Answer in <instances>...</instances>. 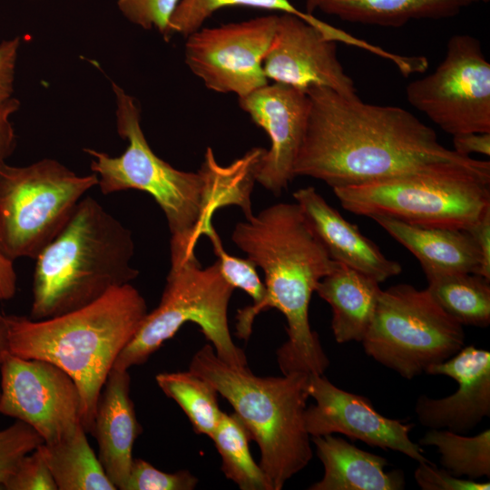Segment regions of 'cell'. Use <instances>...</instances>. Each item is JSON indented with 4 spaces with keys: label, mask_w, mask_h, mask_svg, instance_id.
Wrapping results in <instances>:
<instances>
[{
    "label": "cell",
    "mask_w": 490,
    "mask_h": 490,
    "mask_svg": "<svg viewBox=\"0 0 490 490\" xmlns=\"http://www.w3.org/2000/svg\"><path fill=\"white\" fill-rule=\"evenodd\" d=\"M304 138L294 176L320 180L332 189L385 179L436 163L490 168V162L442 145L436 132L410 112L312 87Z\"/></svg>",
    "instance_id": "1"
},
{
    "label": "cell",
    "mask_w": 490,
    "mask_h": 490,
    "mask_svg": "<svg viewBox=\"0 0 490 490\" xmlns=\"http://www.w3.org/2000/svg\"><path fill=\"white\" fill-rule=\"evenodd\" d=\"M231 240L264 272L265 295L238 309L236 335L247 341L255 318L270 309L287 321L288 340L278 349L282 374H323L329 360L309 321V306L318 282L329 273L333 260L295 203L271 205L238 222Z\"/></svg>",
    "instance_id": "2"
},
{
    "label": "cell",
    "mask_w": 490,
    "mask_h": 490,
    "mask_svg": "<svg viewBox=\"0 0 490 490\" xmlns=\"http://www.w3.org/2000/svg\"><path fill=\"white\" fill-rule=\"evenodd\" d=\"M145 299L132 285L113 289L93 303L44 319L6 316L8 351L49 361L75 382L81 422L93 432L97 403L109 373L147 314Z\"/></svg>",
    "instance_id": "3"
},
{
    "label": "cell",
    "mask_w": 490,
    "mask_h": 490,
    "mask_svg": "<svg viewBox=\"0 0 490 490\" xmlns=\"http://www.w3.org/2000/svg\"><path fill=\"white\" fill-rule=\"evenodd\" d=\"M132 232L95 199L83 197L60 233L37 255L30 318L65 314L137 278Z\"/></svg>",
    "instance_id": "4"
},
{
    "label": "cell",
    "mask_w": 490,
    "mask_h": 490,
    "mask_svg": "<svg viewBox=\"0 0 490 490\" xmlns=\"http://www.w3.org/2000/svg\"><path fill=\"white\" fill-rule=\"evenodd\" d=\"M189 369L208 380L233 407L260 452V466L271 490L312 459L311 436L305 425L309 374L259 377L248 366H233L206 344L192 357Z\"/></svg>",
    "instance_id": "5"
},
{
    "label": "cell",
    "mask_w": 490,
    "mask_h": 490,
    "mask_svg": "<svg viewBox=\"0 0 490 490\" xmlns=\"http://www.w3.org/2000/svg\"><path fill=\"white\" fill-rule=\"evenodd\" d=\"M333 192L357 215L466 230L490 211V168L430 164Z\"/></svg>",
    "instance_id": "6"
},
{
    "label": "cell",
    "mask_w": 490,
    "mask_h": 490,
    "mask_svg": "<svg viewBox=\"0 0 490 490\" xmlns=\"http://www.w3.org/2000/svg\"><path fill=\"white\" fill-rule=\"evenodd\" d=\"M116 103V129L128 142L119 156L91 148L90 168L98 176V186L107 195L124 190H139L153 197L163 211L171 237V250L195 251L202 220L205 181L200 171L184 172L157 156L141 126L137 100L112 82Z\"/></svg>",
    "instance_id": "7"
},
{
    "label": "cell",
    "mask_w": 490,
    "mask_h": 490,
    "mask_svg": "<svg viewBox=\"0 0 490 490\" xmlns=\"http://www.w3.org/2000/svg\"><path fill=\"white\" fill-rule=\"evenodd\" d=\"M233 290L218 260L202 268L195 252L171 255L159 305L147 312L113 368L129 370L144 364L187 322L200 327L220 358L233 366H248L244 351L234 344L229 329L227 314Z\"/></svg>",
    "instance_id": "8"
},
{
    "label": "cell",
    "mask_w": 490,
    "mask_h": 490,
    "mask_svg": "<svg viewBox=\"0 0 490 490\" xmlns=\"http://www.w3.org/2000/svg\"><path fill=\"white\" fill-rule=\"evenodd\" d=\"M98 176L78 175L44 158L0 167V252L11 260L35 259L60 233Z\"/></svg>",
    "instance_id": "9"
},
{
    "label": "cell",
    "mask_w": 490,
    "mask_h": 490,
    "mask_svg": "<svg viewBox=\"0 0 490 490\" xmlns=\"http://www.w3.org/2000/svg\"><path fill=\"white\" fill-rule=\"evenodd\" d=\"M465 339L463 325L427 289L398 284L381 291L361 343L368 356L412 379L456 354Z\"/></svg>",
    "instance_id": "10"
},
{
    "label": "cell",
    "mask_w": 490,
    "mask_h": 490,
    "mask_svg": "<svg viewBox=\"0 0 490 490\" xmlns=\"http://www.w3.org/2000/svg\"><path fill=\"white\" fill-rule=\"evenodd\" d=\"M408 103L454 136L490 132V64L480 41L453 35L444 60L406 88Z\"/></svg>",
    "instance_id": "11"
},
{
    "label": "cell",
    "mask_w": 490,
    "mask_h": 490,
    "mask_svg": "<svg viewBox=\"0 0 490 490\" xmlns=\"http://www.w3.org/2000/svg\"><path fill=\"white\" fill-rule=\"evenodd\" d=\"M277 19L278 15H270L201 27L186 37L185 64L208 89L244 97L269 83L263 61Z\"/></svg>",
    "instance_id": "12"
},
{
    "label": "cell",
    "mask_w": 490,
    "mask_h": 490,
    "mask_svg": "<svg viewBox=\"0 0 490 490\" xmlns=\"http://www.w3.org/2000/svg\"><path fill=\"white\" fill-rule=\"evenodd\" d=\"M82 402L74 379L56 365L6 351L0 367V414L33 427L55 443L81 422Z\"/></svg>",
    "instance_id": "13"
},
{
    "label": "cell",
    "mask_w": 490,
    "mask_h": 490,
    "mask_svg": "<svg viewBox=\"0 0 490 490\" xmlns=\"http://www.w3.org/2000/svg\"><path fill=\"white\" fill-rule=\"evenodd\" d=\"M307 390L315 400L305 411L310 436L341 434L370 446L402 453L418 463L429 461L420 445L409 437L412 425L386 417L366 397L336 387L323 374H309Z\"/></svg>",
    "instance_id": "14"
},
{
    "label": "cell",
    "mask_w": 490,
    "mask_h": 490,
    "mask_svg": "<svg viewBox=\"0 0 490 490\" xmlns=\"http://www.w3.org/2000/svg\"><path fill=\"white\" fill-rule=\"evenodd\" d=\"M263 70L268 80L304 93L325 87L345 96L357 94L354 81L338 58L337 43L291 14L278 15Z\"/></svg>",
    "instance_id": "15"
},
{
    "label": "cell",
    "mask_w": 490,
    "mask_h": 490,
    "mask_svg": "<svg viewBox=\"0 0 490 490\" xmlns=\"http://www.w3.org/2000/svg\"><path fill=\"white\" fill-rule=\"evenodd\" d=\"M240 107L270 141L256 172V181L279 196L295 178L294 163L309 113V98L299 89L267 83L239 98Z\"/></svg>",
    "instance_id": "16"
},
{
    "label": "cell",
    "mask_w": 490,
    "mask_h": 490,
    "mask_svg": "<svg viewBox=\"0 0 490 490\" xmlns=\"http://www.w3.org/2000/svg\"><path fill=\"white\" fill-rule=\"evenodd\" d=\"M447 376L458 384L446 397L421 395L415 412L419 423L430 429H446L466 434L490 416V353L473 345L464 346L446 361L426 372Z\"/></svg>",
    "instance_id": "17"
},
{
    "label": "cell",
    "mask_w": 490,
    "mask_h": 490,
    "mask_svg": "<svg viewBox=\"0 0 490 490\" xmlns=\"http://www.w3.org/2000/svg\"><path fill=\"white\" fill-rule=\"evenodd\" d=\"M296 203L328 256L376 279L378 283L397 276L401 265L387 258L358 227L347 220L309 186L293 193Z\"/></svg>",
    "instance_id": "18"
},
{
    "label": "cell",
    "mask_w": 490,
    "mask_h": 490,
    "mask_svg": "<svg viewBox=\"0 0 490 490\" xmlns=\"http://www.w3.org/2000/svg\"><path fill=\"white\" fill-rule=\"evenodd\" d=\"M128 370L113 368L102 389L92 434L99 448L98 458L115 487L124 489L133 460L132 449L142 432L130 397Z\"/></svg>",
    "instance_id": "19"
},
{
    "label": "cell",
    "mask_w": 490,
    "mask_h": 490,
    "mask_svg": "<svg viewBox=\"0 0 490 490\" xmlns=\"http://www.w3.org/2000/svg\"><path fill=\"white\" fill-rule=\"evenodd\" d=\"M419 261L426 278L455 273H479L481 258L465 230L425 227L387 217L371 218Z\"/></svg>",
    "instance_id": "20"
},
{
    "label": "cell",
    "mask_w": 490,
    "mask_h": 490,
    "mask_svg": "<svg viewBox=\"0 0 490 490\" xmlns=\"http://www.w3.org/2000/svg\"><path fill=\"white\" fill-rule=\"evenodd\" d=\"M311 441L324 475L309 490H402L406 486L403 472L386 471L387 460L381 456L364 451L334 434L311 436Z\"/></svg>",
    "instance_id": "21"
},
{
    "label": "cell",
    "mask_w": 490,
    "mask_h": 490,
    "mask_svg": "<svg viewBox=\"0 0 490 490\" xmlns=\"http://www.w3.org/2000/svg\"><path fill=\"white\" fill-rule=\"evenodd\" d=\"M381 291L376 279L338 261L318 282L315 292L331 307V329L338 343L363 340Z\"/></svg>",
    "instance_id": "22"
},
{
    "label": "cell",
    "mask_w": 490,
    "mask_h": 490,
    "mask_svg": "<svg viewBox=\"0 0 490 490\" xmlns=\"http://www.w3.org/2000/svg\"><path fill=\"white\" fill-rule=\"evenodd\" d=\"M486 0H319L317 8L350 23L401 27L412 20L451 18Z\"/></svg>",
    "instance_id": "23"
},
{
    "label": "cell",
    "mask_w": 490,
    "mask_h": 490,
    "mask_svg": "<svg viewBox=\"0 0 490 490\" xmlns=\"http://www.w3.org/2000/svg\"><path fill=\"white\" fill-rule=\"evenodd\" d=\"M266 149L255 147L226 166L218 163L211 147L206 149L200 172L205 181L201 236L212 226V216L228 205L239 206L245 219L250 218V194L256 172Z\"/></svg>",
    "instance_id": "24"
},
{
    "label": "cell",
    "mask_w": 490,
    "mask_h": 490,
    "mask_svg": "<svg viewBox=\"0 0 490 490\" xmlns=\"http://www.w3.org/2000/svg\"><path fill=\"white\" fill-rule=\"evenodd\" d=\"M40 449L55 481L57 490H116L91 447L82 425Z\"/></svg>",
    "instance_id": "25"
},
{
    "label": "cell",
    "mask_w": 490,
    "mask_h": 490,
    "mask_svg": "<svg viewBox=\"0 0 490 490\" xmlns=\"http://www.w3.org/2000/svg\"><path fill=\"white\" fill-rule=\"evenodd\" d=\"M426 288L437 304L461 325L490 324V279L475 273L426 278Z\"/></svg>",
    "instance_id": "26"
},
{
    "label": "cell",
    "mask_w": 490,
    "mask_h": 490,
    "mask_svg": "<svg viewBox=\"0 0 490 490\" xmlns=\"http://www.w3.org/2000/svg\"><path fill=\"white\" fill-rule=\"evenodd\" d=\"M155 380L162 391L183 410L194 432L211 438L222 415L217 389L190 369L159 373Z\"/></svg>",
    "instance_id": "27"
},
{
    "label": "cell",
    "mask_w": 490,
    "mask_h": 490,
    "mask_svg": "<svg viewBox=\"0 0 490 490\" xmlns=\"http://www.w3.org/2000/svg\"><path fill=\"white\" fill-rule=\"evenodd\" d=\"M211 438L220 456L221 470L228 479L241 490H271L260 466L250 454L249 433L234 412H222Z\"/></svg>",
    "instance_id": "28"
},
{
    "label": "cell",
    "mask_w": 490,
    "mask_h": 490,
    "mask_svg": "<svg viewBox=\"0 0 490 490\" xmlns=\"http://www.w3.org/2000/svg\"><path fill=\"white\" fill-rule=\"evenodd\" d=\"M420 446H436L440 464L451 475L478 480L490 477V430L466 436L446 429H430Z\"/></svg>",
    "instance_id": "29"
},
{
    "label": "cell",
    "mask_w": 490,
    "mask_h": 490,
    "mask_svg": "<svg viewBox=\"0 0 490 490\" xmlns=\"http://www.w3.org/2000/svg\"><path fill=\"white\" fill-rule=\"evenodd\" d=\"M250 7L291 14L321 30L326 23L312 14L298 9L289 0H180L170 22V37L179 34L187 37L202 27L215 12L225 7Z\"/></svg>",
    "instance_id": "30"
},
{
    "label": "cell",
    "mask_w": 490,
    "mask_h": 490,
    "mask_svg": "<svg viewBox=\"0 0 490 490\" xmlns=\"http://www.w3.org/2000/svg\"><path fill=\"white\" fill-rule=\"evenodd\" d=\"M209 239L224 279L234 289L238 288L246 292L253 299V303L260 301L266 289L257 273L256 264L248 257L241 259L229 254L224 250L216 230L209 236Z\"/></svg>",
    "instance_id": "31"
},
{
    "label": "cell",
    "mask_w": 490,
    "mask_h": 490,
    "mask_svg": "<svg viewBox=\"0 0 490 490\" xmlns=\"http://www.w3.org/2000/svg\"><path fill=\"white\" fill-rule=\"evenodd\" d=\"M43 443L33 427L19 420L0 429V489H4L23 457Z\"/></svg>",
    "instance_id": "32"
},
{
    "label": "cell",
    "mask_w": 490,
    "mask_h": 490,
    "mask_svg": "<svg viewBox=\"0 0 490 490\" xmlns=\"http://www.w3.org/2000/svg\"><path fill=\"white\" fill-rule=\"evenodd\" d=\"M198 478L187 470L167 473L142 458H133L123 490H192Z\"/></svg>",
    "instance_id": "33"
},
{
    "label": "cell",
    "mask_w": 490,
    "mask_h": 490,
    "mask_svg": "<svg viewBox=\"0 0 490 490\" xmlns=\"http://www.w3.org/2000/svg\"><path fill=\"white\" fill-rule=\"evenodd\" d=\"M180 0H117V6L131 23L156 29L168 41L171 18Z\"/></svg>",
    "instance_id": "34"
},
{
    "label": "cell",
    "mask_w": 490,
    "mask_h": 490,
    "mask_svg": "<svg viewBox=\"0 0 490 490\" xmlns=\"http://www.w3.org/2000/svg\"><path fill=\"white\" fill-rule=\"evenodd\" d=\"M5 490H57L40 446L20 461L5 484Z\"/></svg>",
    "instance_id": "35"
},
{
    "label": "cell",
    "mask_w": 490,
    "mask_h": 490,
    "mask_svg": "<svg viewBox=\"0 0 490 490\" xmlns=\"http://www.w3.org/2000/svg\"><path fill=\"white\" fill-rule=\"evenodd\" d=\"M416 482L423 490H489V482L464 479L438 468L430 461L418 463L414 474Z\"/></svg>",
    "instance_id": "36"
},
{
    "label": "cell",
    "mask_w": 490,
    "mask_h": 490,
    "mask_svg": "<svg viewBox=\"0 0 490 490\" xmlns=\"http://www.w3.org/2000/svg\"><path fill=\"white\" fill-rule=\"evenodd\" d=\"M20 44L19 36L0 43V110L13 98Z\"/></svg>",
    "instance_id": "37"
},
{
    "label": "cell",
    "mask_w": 490,
    "mask_h": 490,
    "mask_svg": "<svg viewBox=\"0 0 490 490\" xmlns=\"http://www.w3.org/2000/svg\"><path fill=\"white\" fill-rule=\"evenodd\" d=\"M479 251L481 266L478 275L490 279V211L466 230Z\"/></svg>",
    "instance_id": "38"
},
{
    "label": "cell",
    "mask_w": 490,
    "mask_h": 490,
    "mask_svg": "<svg viewBox=\"0 0 490 490\" xmlns=\"http://www.w3.org/2000/svg\"><path fill=\"white\" fill-rule=\"evenodd\" d=\"M19 107V101L13 97L0 110V167L5 163L15 146V133L11 122V116Z\"/></svg>",
    "instance_id": "39"
},
{
    "label": "cell",
    "mask_w": 490,
    "mask_h": 490,
    "mask_svg": "<svg viewBox=\"0 0 490 490\" xmlns=\"http://www.w3.org/2000/svg\"><path fill=\"white\" fill-rule=\"evenodd\" d=\"M454 151L465 156L471 153L490 155V132H473L453 137Z\"/></svg>",
    "instance_id": "40"
},
{
    "label": "cell",
    "mask_w": 490,
    "mask_h": 490,
    "mask_svg": "<svg viewBox=\"0 0 490 490\" xmlns=\"http://www.w3.org/2000/svg\"><path fill=\"white\" fill-rule=\"evenodd\" d=\"M16 290V273L13 260L0 252V299H12Z\"/></svg>",
    "instance_id": "41"
},
{
    "label": "cell",
    "mask_w": 490,
    "mask_h": 490,
    "mask_svg": "<svg viewBox=\"0 0 490 490\" xmlns=\"http://www.w3.org/2000/svg\"><path fill=\"white\" fill-rule=\"evenodd\" d=\"M8 325L6 316L0 313V367L4 354L8 351Z\"/></svg>",
    "instance_id": "42"
},
{
    "label": "cell",
    "mask_w": 490,
    "mask_h": 490,
    "mask_svg": "<svg viewBox=\"0 0 490 490\" xmlns=\"http://www.w3.org/2000/svg\"><path fill=\"white\" fill-rule=\"evenodd\" d=\"M306 1V12L312 14L317 8L319 0H305Z\"/></svg>",
    "instance_id": "43"
}]
</instances>
